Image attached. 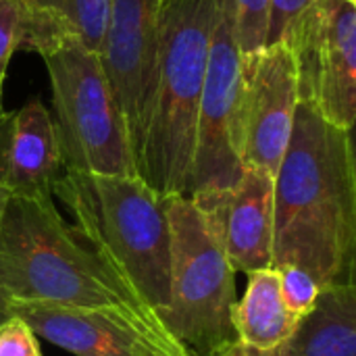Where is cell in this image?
<instances>
[{"label":"cell","instance_id":"277c9868","mask_svg":"<svg viewBox=\"0 0 356 356\" xmlns=\"http://www.w3.org/2000/svg\"><path fill=\"white\" fill-rule=\"evenodd\" d=\"M217 0H165L154 88L134 154L136 175L161 196H188Z\"/></svg>","mask_w":356,"mask_h":356},{"label":"cell","instance_id":"3957f363","mask_svg":"<svg viewBox=\"0 0 356 356\" xmlns=\"http://www.w3.org/2000/svg\"><path fill=\"white\" fill-rule=\"evenodd\" d=\"M52 196L75 236L161 319L169 305V196L140 177L63 171Z\"/></svg>","mask_w":356,"mask_h":356},{"label":"cell","instance_id":"2e32d148","mask_svg":"<svg viewBox=\"0 0 356 356\" xmlns=\"http://www.w3.org/2000/svg\"><path fill=\"white\" fill-rule=\"evenodd\" d=\"M27 6L25 50L42 54L65 35L77 38L92 52H102L108 0H23Z\"/></svg>","mask_w":356,"mask_h":356},{"label":"cell","instance_id":"52a82bcc","mask_svg":"<svg viewBox=\"0 0 356 356\" xmlns=\"http://www.w3.org/2000/svg\"><path fill=\"white\" fill-rule=\"evenodd\" d=\"M246 58L236 40L232 0H217L198 108L188 196L234 186L242 171Z\"/></svg>","mask_w":356,"mask_h":356},{"label":"cell","instance_id":"7a4b0ae2","mask_svg":"<svg viewBox=\"0 0 356 356\" xmlns=\"http://www.w3.org/2000/svg\"><path fill=\"white\" fill-rule=\"evenodd\" d=\"M0 298L4 309L38 302L102 313L161 346L186 350L159 315L75 236L54 198H6L0 219Z\"/></svg>","mask_w":356,"mask_h":356},{"label":"cell","instance_id":"ac0fdd59","mask_svg":"<svg viewBox=\"0 0 356 356\" xmlns=\"http://www.w3.org/2000/svg\"><path fill=\"white\" fill-rule=\"evenodd\" d=\"M27 31V6L23 0H0V98L4 77L15 50L23 48Z\"/></svg>","mask_w":356,"mask_h":356},{"label":"cell","instance_id":"44dd1931","mask_svg":"<svg viewBox=\"0 0 356 356\" xmlns=\"http://www.w3.org/2000/svg\"><path fill=\"white\" fill-rule=\"evenodd\" d=\"M319 0H271L269 21H267V38L265 48L284 42L290 27Z\"/></svg>","mask_w":356,"mask_h":356},{"label":"cell","instance_id":"603a6c76","mask_svg":"<svg viewBox=\"0 0 356 356\" xmlns=\"http://www.w3.org/2000/svg\"><path fill=\"white\" fill-rule=\"evenodd\" d=\"M6 198H8V194L0 188V219H2V211H4V204H6ZM8 315H6V309H4V305H2V298H0V321H4Z\"/></svg>","mask_w":356,"mask_h":356},{"label":"cell","instance_id":"8992f818","mask_svg":"<svg viewBox=\"0 0 356 356\" xmlns=\"http://www.w3.org/2000/svg\"><path fill=\"white\" fill-rule=\"evenodd\" d=\"M40 56L50 77L52 121L65 171L134 177L127 125L100 54L65 35Z\"/></svg>","mask_w":356,"mask_h":356},{"label":"cell","instance_id":"d6986e66","mask_svg":"<svg viewBox=\"0 0 356 356\" xmlns=\"http://www.w3.org/2000/svg\"><path fill=\"white\" fill-rule=\"evenodd\" d=\"M280 271V288H282V298L288 307V311L302 319L305 315L311 313V309L317 302V296L321 292V288L317 286V282L300 267L294 265H286V267H277Z\"/></svg>","mask_w":356,"mask_h":356},{"label":"cell","instance_id":"6da1fadb","mask_svg":"<svg viewBox=\"0 0 356 356\" xmlns=\"http://www.w3.org/2000/svg\"><path fill=\"white\" fill-rule=\"evenodd\" d=\"M273 267L305 269L317 286H356L353 131L298 102L273 177Z\"/></svg>","mask_w":356,"mask_h":356},{"label":"cell","instance_id":"5b68a950","mask_svg":"<svg viewBox=\"0 0 356 356\" xmlns=\"http://www.w3.org/2000/svg\"><path fill=\"white\" fill-rule=\"evenodd\" d=\"M171 273L161 323L194 356H217L236 342V271L190 196H169Z\"/></svg>","mask_w":356,"mask_h":356},{"label":"cell","instance_id":"9a60e30c","mask_svg":"<svg viewBox=\"0 0 356 356\" xmlns=\"http://www.w3.org/2000/svg\"><path fill=\"white\" fill-rule=\"evenodd\" d=\"M298 321L282 298L277 267L248 273L246 292L232 315L238 342L259 350H275L292 336Z\"/></svg>","mask_w":356,"mask_h":356},{"label":"cell","instance_id":"cb8c5ba5","mask_svg":"<svg viewBox=\"0 0 356 356\" xmlns=\"http://www.w3.org/2000/svg\"><path fill=\"white\" fill-rule=\"evenodd\" d=\"M0 111H4V108H2V100H0Z\"/></svg>","mask_w":356,"mask_h":356},{"label":"cell","instance_id":"5bb4252c","mask_svg":"<svg viewBox=\"0 0 356 356\" xmlns=\"http://www.w3.org/2000/svg\"><path fill=\"white\" fill-rule=\"evenodd\" d=\"M275 356H356V286L323 288Z\"/></svg>","mask_w":356,"mask_h":356},{"label":"cell","instance_id":"ffe728a7","mask_svg":"<svg viewBox=\"0 0 356 356\" xmlns=\"http://www.w3.org/2000/svg\"><path fill=\"white\" fill-rule=\"evenodd\" d=\"M0 356H42L38 334L17 315L0 321Z\"/></svg>","mask_w":356,"mask_h":356},{"label":"cell","instance_id":"9c48e42d","mask_svg":"<svg viewBox=\"0 0 356 356\" xmlns=\"http://www.w3.org/2000/svg\"><path fill=\"white\" fill-rule=\"evenodd\" d=\"M165 0H108L102 65L123 113L136 154L152 98L159 21Z\"/></svg>","mask_w":356,"mask_h":356},{"label":"cell","instance_id":"8fae6325","mask_svg":"<svg viewBox=\"0 0 356 356\" xmlns=\"http://www.w3.org/2000/svg\"><path fill=\"white\" fill-rule=\"evenodd\" d=\"M236 273L273 267V177L244 167L223 190L190 196Z\"/></svg>","mask_w":356,"mask_h":356},{"label":"cell","instance_id":"e0dca14e","mask_svg":"<svg viewBox=\"0 0 356 356\" xmlns=\"http://www.w3.org/2000/svg\"><path fill=\"white\" fill-rule=\"evenodd\" d=\"M236 40L244 58H254L265 48L271 0H232Z\"/></svg>","mask_w":356,"mask_h":356},{"label":"cell","instance_id":"7c38bea8","mask_svg":"<svg viewBox=\"0 0 356 356\" xmlns=\"http://www.w3.org/2000/svg\"><path fill=\"white\" fill-rule=\"evenodd\" d=\"M63 154L52 115L31 98L17 111H0V188L15 198H54Z\"/></svg>","mask_w":356,"mask_h":356},{"label":"cell","instance_id":"ba28073f","mask_svg":"<svg viewBox=\"0 0 356 356\" xmlns=\"http://www.w3.org/2000/svg\"><path fill=\"white\" fill-rule=\"evenodd\" d=\"M298 102L353 131L356 119V0H319L286 33Z\"/></svg>","mask_w":356,"mask_h":356},{"label":"cell","instance_id":"30bf717a","mask_svg":"<svg viewBox=\"0 0 356 356\" xmlns=\"http://www.w3.org/2000/svg\"><path fill=\"white\" fill-rule=\"evenodd\" d=\"M298 106V77L292 50L280 42L246 58L244 167L275 177L288 148Z\"/></svg>","mask_w":356,"mask_h":356},{"label":"cell","instance_id":"7402d4cb","mask_svg":"<svg viewBox=\"0 0 356 356\" xmlns=\"http://www.w3.org/2000/svg\"><path fill=\"white\" fill-rule=\"evenodd\" d=\"M217 356H275V353L273 350H259V348L246 346V344L236 340L229 346H225Z\"/></svg>","mask_w":356,"mask_h":356},{"label":"cell","instance_id":"4fadbf2b","mask_svg":"<svg viewBox=\"0 0 356 356\" xmlns=\"http://www.w3.org/2000/svg\"><path fill=\"white\" fill-rule=\"evenodd\" d=\"M8 315L21 317L38 338L73 356H194L161 346L119 321L83 309L38 302H13Z\"/></svg>","mask_w":356,"mask_h":356}]
</instances>
